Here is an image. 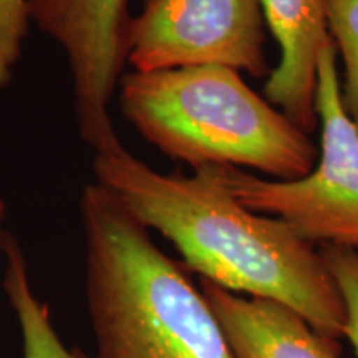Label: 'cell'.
Segmentation results:
<instances>
[{
  "label": "cell",
  "instance_id": "obj_8",
  "mask_svg": "<svg viewBox=\"0 0 358 358\" xmlns=\"http://www.w3.org/2000/svg\"><path fill=\"white\" fill-rule=\"evenodd\" d=\"M199 285L234 358H338L337 342L292 308L232 294L206 279Z\"/></svg>",
  "mask_w": 358,
  "mask_h": 358
},
{
  "label": "cell",
  "instance_id": "obj_4",
  "mask_svg": "<svg viewBox=\"0 0 358 358\" xmlns=\"http://www.w3.org/2000/svg\"><path fill=\"white\" fill-rule=\"evenodd\" d=\"M332 38L317 64L315 166L294 181H271L232 166H206L250 211L287 222L312 244L358 249V129L342 105Z\"/></svg>",
  "mask_w": 358,
  "mask_h": 358
},
{
  "label": "cell",
  "instance_id": "obj_2",
  "mask_svg": "<svg viewBox=\"0 0 358 358\" xmlns=\"http://www.w3.org/2000/svg\"><path fill=\"white\" fill-rule=\"evenodd\" d=\"M92 358H234L203 290L100 182L83 186Z\"/></svg>",
  "mask_w": 358,
  "mask_h": 358
},
{
  "label": "cell",
  "instance_id": "obj_11",
  "mask_svg": "<svg viewBox=\"0 0 358 358\" xmlns=\"http://www.w3.org/2000/svg\"><path fill=\"white\" fill-rule=\"evenodd\" d=\"M320 254L345 307L343 337L350 340L358 358V249L324 245Z\"/></svg>",
  "mask_w": 358,
  "mask_h": 358
},
{
  "label": "cell",
  "instance_id": "obj_5",
  "mask_svg": "<svg viewBox=\"0 0 358 358\" xmlns=\"http://www.w3.org/2000/svg\"><path fill=\"white\" fill-rule=\"evenodd\" d=\"M261 0H145L127 34L134 71L219 65L261 78L271 73L264 53Z\"/></svg>",
  "mask_w": 358,
  "mask_h": 358
},
{
  "label": "cell",
  "instance_id": "obj_6",
  "mask_svg": "<svg viewBox=\"0 0 358 358\" xmlns=\"http://www.w3.org/2000/svg\"><path fill=\"white\" fill-rule=\"evenodd\" d=\"M30 20L69 60L78 133L93 153L122 145L110 116L127 64L128 0H30Z\"/></svg>",
  "mask_w": 358,
  "mask_h": 358
},
{
  "label": "cell",
  "instance_id": "obj_3",
  "mask_svg": "<svg viewBox=\"0 0 358 358\" xmlns=\"http://www.w3.org/2000/svg\"><path fill=\"white\" fill-rule=\"evenodd\" d=\"M120 110L145 140L192 169H257L279 181L308 174L319 150L259 96L241 71L204 65L124 75Z\"/></svg>",
  "mask_w": 358,
  "mask_h": 358
},
{
  "label": "cell",
  "instance_id": "obj_12",
  "mask_svg": "<svg viewBox=\"0 0 358 358\" xmlns=\"http://www.w3.org/2000/svg\"><path fill=\"white\" fill-rule=\"evenodd\" d=\"M30 0H0V92L8 87L30 25Z\"/></svg>",
  "mask_w": 358,
  "mask_h": 358
},
{
  "label": "cell",
  "instance_id": "obj_10",
  "mask_svg": "<svg viewBox=\"0 0 358 358\" xmlns=\"http://www.w3.org/2000/svg\"><path fill=\"white\" fill-rule=\"evenodd\" d=\"M330 38L343 62L342 105L358 129V0H322Z\"/></svg>",
  "mask_w": 358,
  "mask_h": 358
},
{
  "label": "cell",
  "instance_id": "obj_1",
  "mask_svg": "<svg viewBox=\"0 0 358 358\" xmlns=\"http://www.w3.org/2000/svg\"><path fill=\"white\" fill-rule=\"evenodd\" d=\"M92 169L146 229L166 237L199 279L279 302L324 337L343 335L345 307L319 250L287 222L241 204L209 168L191 176L158 173L122 143L95 153Z\"/></svg>",
  "mask_w": 358,
  "mask_h": 358
},
{
  "label": "cell",
  "instance_id": "obj_13",
  "mask_svg": "<svg viewBox=\"0 0 358 358\" xmlns=\"http://www.w3.org/2000/svg\"><path fill=\"white\" fill-rule=\"evenodd\" d=\"M3 217H6V203H3L2 199H0V237H2V222H3Z\"/></svg>",
  "mask_w": 358,
  "mask_h": 358
},
{
  "label": "cell",
  "instance_id": "obj_9",
  "mask_svg": "<svg viewBox=\"0 0 358 358\" xmlns=\"http://www.w3.org/2000/svg\"><path fill=\"white\" fill-rule=\"evenodd\" d=\"M0 250L6 259L3 292L15 313L22 338L24 358H92L80 350L70 348L62 340L53 324L50 308L35 292L30 280L29 264L24 249L10 232H2Z\"/></svg>",
  "mask_w": 358,
  "mask_h": 358
},
{
  "label": "cell",
  "instance_id": "obj_7",
  "mask_svg": "<svg viewBox=\"0 0 358 358\" xmlns=\"http://www.w3.org/2000/svg\"><path fill=\"white\" fill-rule=\"evenodd\" d=\"M264 19L280 48L264 87L267 101L310 131L317 127L315 83L322 47L330 38L322 0H261Z\"/></svg>",
  "mask_w": 358,
  "mask_h": 358
}]
</instances>
